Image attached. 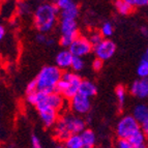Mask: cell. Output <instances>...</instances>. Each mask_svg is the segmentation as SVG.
I'll use <instances>...</instances> for the list:
<instances>
[{"label":"cell","instance_id":"1","mask_svg":"<svg viewBox=\"0 0 148 148\" xmlns=\"http://www.w3.org/2000/svg\"><path fill=\"white\" fill-rule=\"evenodd\" d=\"M86 120L72 112L60 115L59 120L52 128L53 135L58 142H64L72 135H80L86 128Z\"/></svg>","mask_w":148,"mask_h":148},{"label":"cell","instance_id":"2","mask_svg":"<svg viewBox=\"0 0 148 148\" xmlns=\"http://www.w3.org/2000/svg\"><path fill=\"white\" fill-rule=\"evenodd\" d=\"M59 15L60 10L54 2L42 3L33 12V26L37 32L47 34L55 28Z\"/></svg>","mask_w":148,"mask_h":148},{"label":"cell","instance_id":"3","mask_svg":"<svg viewBox=\"0 0 148 148\" xmlns=\"http://www.w3.org/2000/svg\"><path fill=\"white\" fill-rule=\"evenodd\" d=\"M62 72L56 65H46L37 74L35 81L37 90L45 93H52L56 91L57 85L62 78Z\"/></svg>","mask_w":148,"mask_h":148},{"label":"cell","instance_id":"4","mask_svg":"<svg viewBox=\"0 0 148 148\" xmlns=\"http://www.w3.org/2000/svg\"><path fill=\"white\" fill-rule=\"evenodd\" d=\"M82 81L83 79L78 74L73 73V71H65L57 85L56 92L61 94L66 101H71L79 93Z\"/></svg>","mask_w":148,"mask_h":148},{"label":"cell","instance_id":"5","mask_svg":"<svg viewBox=\"0 0 148 148\" xmlns=\"http://www.w3.org/2000/svg\"><path fill=\"white\" fill-rule=\"evenodd\" d=\"M59 31V45L64 49H69L73 42L80 35L77 20H60Z\"/></svg>","mask_w":148,"mask_h":148},{"label":"cell","instance_id":"6","mask_svg":"<svg viewBox=\"0 0 148 148\" xmlns=\"http://www.w3.org/2000/svg\"><path fill=\"white\" fill-rule=\"evenodd\" d=\"M140 131H142V126L133 115L122 116L116 124V135L121 140H130Z\"/></svg>","mask_w":148,"mask_h":148},{"label":"cell","instance_id":"7","mask_svg":"<svg viewBox=\"0 0 148 148\" xmlns=\"http://www.w3.org/2000/svg\"><path fill=\"white\" fill-rule=\"evenodd\" d=\"M69 108L72 113L78 116H87L91 110V101L89 97L78 93L71 101H69Z\"/></svg>","mask_w":148,"mask_h":148},{"label":"cell","instance_id":"8","mask_svg":"<svg viewBox=\"0 0 148 148\" xmlns=\"http://www.w3.org/2000/svg\"><path fill=\"white\" fill-rule=\"evenodd\" d=\"M69 50L75 57L83 58V57L89 55L93 51V46L91 45V42H89L88 37L80 34L73 42L72 46L69 48Z\"/></svg>","mask_w":148,"mask_h":148},{"label":"cell","instance_id":"9","mask_svg":"<svg viewBox=\"0 0 148 148\" xmlns=\"http://www.w3.org/2000/svg\"><path fill=\"white\" fill-rule=\"evenodd\" d=\"M116 52V44L113 40L105 38L101 42H99L97 46L93 48V53L95 55V58L106 61L114 56Z\"/></svg>","mask_w":148,"mask_h":148},{"label":"cell","instance_id":"10","mask_svg":"<svg viewBox=\"0 0 148 148\" xmlns=\"http://www.w3.org/2000/svg\"><path fill=\"white\" fill-rule=\"evenodd\" d=\"M36 110L38 112L42 125L46 128H53L60 118V112L50 107H40V108H36Z\"/></svg>","mask_w":148,"mask_h":148},{"label":"cell","instance_id":"11","mask_svg":"<svg viewBox=\"0 0 148 148\" xmlns=\"http://www.w3.org/2000/svg\"><path fill=\"white\" fill-rule=\"evenodd\" d=\"M66 101H66L60 93L55 91V92H52V93L46 94L44 99H42L35 108L47 106V107H50V108L55 109V110H57L58 112H62L65 110L64 108H65V103H66Z\"/></svg>","mask_w":148,"mask_h":148},{"label":"cell","instance_id":"12","mask_svg":"<svg viewBox=\"0 0 148 148\" xmlns=\"http://www.w3.org/2000/svg\"><path fill=\"white\" fill-rule=\"evenodd\" d=\"M130 92L137 99H148V78H139L136 81H134L130 87Z\"/></svg>","mask_w":148,"mask_h":148},{"label":"cell","instance_id":"13","mask_svg":"<svg viewBox=\"0 0 148 148\" xmlns=\"http://www.w3.org/2000/svg\"><path fill=\"white\" fill-rule=\"evenodd\" d=\"M74 55L71 53L69 49H63L60 52L57 53L55 57V65L59 67L62 72L69 71V69H72V63L74 60Z\"/></svg>","mask_w":148,"mask_h":148},{"label":"cell","instance_id":"14","mask_svg":"<svg viewBox=\"0 0 148 148\" xmlns=\"http://www.w3.org/2000/svg\"><path fill=\"white\" fill-rule=\"evenodd\" d=\"M134 118L138 121L139 123L142 124L148 122V105L146 104H138L135 106L133 110Z\"/></svg>","mask_w":148,"mask_h":148},{"label":"cell","instance_id":"15","mask_svg":"<svg viewBox=\"0 0 148 148\" xmlns=\"http://www.w3.org/2000/svg\"><path fill=\"white\" fill-rule=\"evenodd\" d=\"M79 93L90 99V97H93V96L96 95L97 87L93 82L89 81V80H83L81 86H80Z\"/></svg>","mask_w":148,"mask_h":148},{"label":"cell","instance_id":"16","mask_svg":"<svg viewBox=\"0 0 148 148\" xmlns=\"http://www.w3.org/2000/svg\"><path fill=\"white\" fill-rule=\"evenodd\" d=\"M80 136L84 144V148H94L96 144V135L91 128H85L80 134Z\"/></svg>","mask_w":148,"mask_h":148},{"label":"cell","instance_id":"17","mask_svg":"<svg viewBox=\"0 0 148 148\" xmlns=\"http://www.w3.org/2000/svg\"><path fill=\"white\" fill-rule=\"evenodd\" d=\"M79 12H80L79 5L77 4V3H75L71 8H66V10H61L59 18L60 20H77V18L79 16Z\"/></svg>","mask_w":148,"mask_h":148},{"label":"cell","instance_id":"18","mask_svg":"<svg viewBox=\"0 0 148 148\" xmlns=\"http://www.w3.org/2000/svg\"><path fill=\"white\" fill-rule=\"evenodd\" d=\"M114 6L117 12L122 16L130 15L134 10V6L131 4L130 0H116L114 2Z\"/></svg>","mask_w":148,"mask_h":148},{"label":"cell","instance_id":"19","mask_svg":"<svg viewBox=\"0 0 148 148\" xmlns=\"http://www.w3.org/2000/svg\"><path fill=\"white\" fill-rule=\"evenodd\" d=\"M65 148H84V144L80 135H72L63 142Z\"/></svg>","mask_w":148,"mask_h":148},{"label":"cell","instance_id":"20","mask_svg":"<svg viewBox=\"0 0 148 148\" xmlns=\"http://www.w3.org/2000/svg\"><path fill=\"white\" fill-rule=\"evenodd\" d=\"M115 94H116L117 101H118V109H119V111H121L124 107V103H125L126 88L123 85H118V86L115 88Z\"/></svg>","mask_w":148,"mask_h":148},{"label":"cell","instance_id":"21","mask_svg":"<svg viewBox=\"0 0 148 148\" xmlns=\"http://www.w3.org/2000/svg\"><path fill=\"white\" fill-rule=\"evenodd\" d=\"M46 94L47 93H45V92L38 91V90H37V91L33 92V93L27 94V95H26V101H27V103L29 105L36 107L37 105L40 104V101L44 99V97L46 96Z\"/></svg>","mask_w":148,"mask_h":148},{"label":"cell","instance_id":"22","mask_svg":"<svg viewBox=\"0 0 148 148\" xmlns=\"http://www.w3.org/2000/svg\"><path fill=\"white\" fill-rule=\"evenodd\" d=\"M128 141L132 144V146L135 147V146L143 145V144L147 143V137H146V135L144 134L143 131H140L137 134H135Z\"/></svg>","mask_w":148,"mask_h":148},{"label":"cell","instance_id":"23","mask_svg":"<svg viewBox=\"0 0 148 148\" xmlns=\"http://www.w3.org/2000/svg\"><path fill=\"white\" fill-rule=\"evenodd\" d=\"M137 74L141 79L148 78V60L144 59V58L141 59L140 63L137 67Z\"/></svg>","mask_w":148,"mask_h":148},{"label":"cell","instance_id":"24","mask_svg":"<svg viewBox=\"0 0 148 148\" xmlns=\"http://www.w3.org/2000/svg\"><path fill=\"white\" fill-rule=\"evenodd\" d=\"M87 37H88L89 42H91V45L93 46V48L105 40L104 37H103V35H101V31H96V30H93V31L90 32L89 36H87Z\"/></svg>","mask_w":148,"mask_h":148},{"label":"cell","instance_id":"25","mask_svg":"<svg viewBox=\"0 0 148 148\" xmlns=\"http://www.w3.org/2000/svg\"><path fill=\"white\" fill-rule=\"evenodd\" d=\"M99 31H101V35H103L104 38H108V37H110L112 34H113L114 27H113V25H112V23L105 22L104 24L101 25V30H99Z\"/></svg>","mask_w":148,"mask_h":148},{"label":"cell","instance_id":"26","mask_svg":"<svg viewBox=\"0 0 148 148\" xmlns=\"http://www.w3.org/2000/svg\"><path fill=\"white\" fill-rule=\"evenodd\" d=\"M85 66V61L83 58L81 57H74V60H73L72 63V69L74 73L77 72H81L82 69H84Z\"/></svg>","mask_w":148,"mask_h":148},{"label":"cell","instance_id":"27","mask_svg":"<svg viewBox=\"0 0 148 148\" xmlns=\"http://www.w3.org/2000/svg\"><path fill=\"white\" fill-rule=\"evenodd\" d=\"M54 3L57 8H58V10L61 12V10H66V8H71V6L74 5L76 2L73 1V0H57Z\"/></svg>","mask_w":148,"mask_h":148},{"label":"cell","instance_id":"28","mask_svg":"<svg viewBox=\"0 0 148 148\" xmlns=\"http://www.w3.org/2000/svg\"><path fill=\"white\" fill-rule=\"evenodd\" d=\"M35 91H37V83L34 79L32 80V81H30L27 84V86H26V94L33 93Z\"/></svg>","mask_w":148,"mask_h":148},{"label":"cell","instance_id":"29","mask_svg":"<svg viewBox=\"0 0 148 148\" xmlns=\"http://www.w3.org/2000/svg\"><path fill=\"white\" fill-rule=\"evenodd\" d=\"M18 10H19V12H20L22 16L23 15H28V14L30 12V8L27 3L21 2L20 4H19V6H18Z\"/></svg>","mask_w":148,"mask_h":148},{"label":"cell","instance_id":"30","mask_svg":"<svg viewBox=\"0 0 148 148\" xmlns=\"http://www.w3.org/2000/svg\"><path fill=\"white\" fill-rule=\"evenodd\" d=\"M103 65H104V61L99 59V58H94L93 61H92V63H91L92 69H93L95 72H99V71L103 69Z\"/></svg>","mask_w":148,"mask_h":148},{"label":"cell","instance_id":"31","mask_svg":"<svg viewBox=\"0 0 148 148\" xmlns=\"http://www.w3.org/2000/svg\"><path fill=\"white\" fill-rule=\"evenodd\" d=\"M130 2L134 6V8L148 6V0H130Z\"/></svg>","mask_w":148,"mask_h":148},{"label":"cell","instance_id":"32","mask_svg":"<svg viewBox=\"0 0 148 148\" xmlns=\"http://www.w3.org/2000/svg\"><path fill=\"white\" fill-rule=\"evenodd\" d=\"M115 148H133L132 144L130 143L128 140H121L118 139L116 142V147Z\"/></svg>","mask_w":148,"mask_h":148},{"label":"cell","instance_id":"33","mask_svg":"<svg viewBox=\"0 0 148 148\" xmlns=\"http://www.w3.org/2000/svg\"><path fill=\"white\" fill-rule=\"evenodd\" d=\"M31 146L32 148H42V142L36 135H32L31 136Z\"/></svg>","mask_w":148,"mask_h":148},{"label":"cell","instance_id":"34","mask_svg":"<svg viewBox=\"0 0 148 148\" xmlns=\"http://www.w3.org/2000/svg\"><path fill=\"white\" fill-rule=\"evenodd\" d=\"M48 38H49V37H47V35L45 34V33H40V32H37V34L35 35V40H36L37 42H40V44L46 45Z\"/></svg>","mask_w":148,"mask_h":148},{"label":"cell","instance_id":"35","mask_svg":"<svg viewBox=\"0 0 148 148\" xmlns=\"http://www.w3.org/2000/svg\"><path fill=\"white\" fill-rule=\"evenodd\" d=\"M5 33H6V29H5V27L3 25H1V26H0V38H1V40L4 38Z\"/></svg>","mask_w":148,"mask_h":148},{"label":"cell","instance_id":"36","mask_svg":"<svg viewBox=\"0 0 148 148\" xmlns=\"http://www.w3.org/2000/svg\"><path fill=\"white\" fill-rule=\"evenodd\" d=\"M141 126H142V131L144 132V134L146 135V137H147V140H148V122L142 124Z\"/></svg>","mask_w":148,"mask_h":148},{"label":"cell","instance_id":"37","mask_svg":"<svg viewBox=\"0 0 148 148\" xmlns=\"http://www.w3.org/2000/svg\"><path fill=\"white\" fill-rule=\"evenodd\" d=\"M46 45L47 46H49V47H52V46H54L55 45V40H53V38H51V37H49L47 40V42H46Z\"/></svg>","mask_w":148,"mask_h":148},{"label":"cell","instance_id":"38","mask_svg":"<svg viewBox=\"0 0 148 148\" xmlns=\"http://www.w3.org/2000/svg\"><path fill=\"white\" fill-rule=\"evenodd\" d=\"M141 33L143 35H145V36H148V27H145V26H143V27H141Z\"/></svg>","mask_w":148,"mask_h":148},{"label":"cell","instance_id":"39","mask_svg":"<svg viewBox=\"0 0 148 148\" xmlns=\"http://www.w3.org/2000/svg\"><path fill=\"white\" fill-rule=\"evenodd\" d=\"M54 148H65V146H64L63 142H58L57 144H55Z\"/></svg>","mask_w":148,"mask_h":148},{"label":"cell","instance_id":"40","mask_svg":"<svg viewBox=\"0 0 148 148\" xmlns=\"http://www.w3.org/2000/svg\"><path fill=\"white\" fill-rule=\"evenodd\" d=\"M133 148H148V145H147V143H145V144H143V145L135 146V147H133Z\"/></svg>","mask_w":148,"mask_h":148},{"label":"cell","instance_id":"41","mask_svg":"<svg viewBox=\"0 0 148 148\" xmlns=\"http://www.w3.org/2000/svg\"><path fill=\"white\" fill-rule=\"evenodd\" d=\"M142 58H144V59L148 60V48H147V50L145 51V54H144V56L142 57Z\"/></svg>","mask_w":148,"mask_h":148}]
</instances>
